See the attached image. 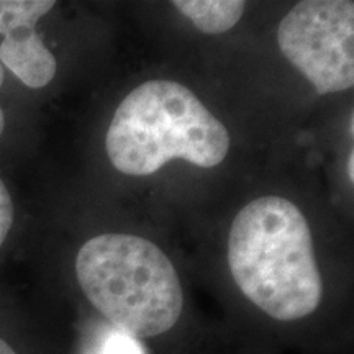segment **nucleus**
Masks as SVG:
<instances>
[{"label":"nucleus","mask_w":354,"mask_h":354,"mask_svg":"<svg viewBox=\"0 0 354 354\" xmlns=\"http://www.w3.org/2000/svg\"><path fill=\"white\" fill-rule=\"evenodd\" d=\"M0 354H17V353L13 351V349L8 346V344L3 342L2 338H0Z\"/></svg>","instance_id":"nucleus-11"},{"label":"nucleus","mask_w":354,"mask_h":354,"mask_svg":"<svg viewBox=\"0 0 354 354\" xmlns=\"http://www.w3.org/2000/svg\"><path fill=\"white\" fill-rule=\"evenodd\" d=\"M0 64L10 69L25 86L39 88L56 76V57L35 28H17L3 37L0 44Z\"/></svg>","instance_id":"nucleus-5"},{"label":"nucleus","mask_w":354,"mask_h":354,"mask_svg":"<svg viewBox=\"0 0 354 354\" xmlns=\"http://www.w3.org/2000/svg\"><path fill=\"white\" fill-rule=\"evenodd\" d=\"M177 10L203 33L216 35L232 30L245 12L241 0H176Z\"/></svg>","instance_id":"nucleus-6"},{"label":"nucleus","mask_w":354,"mask_h":354,"mask_svg":"<svg viewBox=\"0 0 354 354\" xmlns=\"http://www.w3.org/2000/svg\"><path fill=\"white\" fill-rule=\"evenodd\" d=\"M86 354H146L138 338L118 330L113 325H102L97 328Z\"/></svg>","instance_id":"nucleus-8"},{"label":"nucleus","mask_w":354,"mask_h":354,"mask_svg":"<svg viewBox=\"0 0 354 354\" xmlns=\"http://www.w3.org/2000/svg\"><path fill=\"white\" fill-rule=\"evenodd\" d=\"M76 276L110 325L135 338L166 333L183 312L174 266L154 243L135 234L105 233L84 243Z\"/></svg>","instance_id":"nucleus-3"},{"label":"nucleus","mask_w":354,"mask_h":354,"mask_svg":"<svg viewBox=\"0 0 354 354\" xmlns=\"http://www.w3.org/2000/svg\"><path fill=\"white\" fill-rule=\"evenodd\" d=\"M228 264L243 295L276 320H300L322 302L308 221L287 198L266 196L243 207L230 228Z\"/></svg>","instance_id":"nucleus-1"},{"label":"nucleus","mask_w":354,"mask_h":354,"mask_svg":"<svg viewBox=\"0 0 354 354\" xmlns=\"http://www.w3.org/2000/svg\"><path fill=\"white\" fill-rule=\"evenodd\" d=\"M55 6V0H0V35L6 37L24 26L35 28Z\"/></svg>","instance_id":"nucleus-7"},{"label":"nucleus","mask_w":354,"mask_h":354,"mask_svg":"<svg viewBox=\"0 0 354 354\" xmlns=\"http://www.w3.org/2000/svg\"><path fill=\"white\" fill-rule=\"evenodd\" d=\"M3 68H2V64H0V87H2V84H3ZM3 127H6V115H3V110H2V107H0V135H2V131H3Z\"/></svg>","instance_id":"nucleus-10"},{"label":"nucleus","mask_w":354,"mask_h":354,"mask_svg":"<svg viewBox=\"0 0 354 354\" xmlns=\"http://www.w3.org/2000/svg\"><path fill=\"white\" fill-rule=\"evenodd\" d=\"M13 223V203L8 190L0 179V246L7 240V234L10 232Z\"/></svg>","instance_id":"nucleus-9"},{"label":"nucleus","mask_w":354,"mask_h":354,"mask_svg":"<svg viewBox=\"0 0 354 354\" xmlns=\"http://www.w3.org/2000/svg\"><path fill=\"white\" fill-rule=\"evenodd\" d=\"M281 51L320 95L354 84V3L351 0H305L279 24Z\"/></svg>","instance_id":"nucleus-4"},{"label":"nucleus","mask_w":354,"mask_h":354,"mask_svg":"<svg viewBox=\"0 0 354 354\" xmlns=\"http://www.w3.org/2000/svg\"><path fill=\"white\" fill-rule=\"evenodd\" d=\"M353 158H354V153L351 151V154H349V179H351V183L354 180V172H353Z\"/></svg>","instance_id":"nucleus-12"},{"label":"nucleus","mask_w":354,"mask_h":354,"mask_svg":"<svg viewBox=\"0 0 354 354\" xmlns=\"http://www.w3.org/2000/svg\"><path fill=\"white\" fill-rule=\"evenodd\" d=\"M105 146L115 169L149 176L172 159L198 167L218 166L230 151V135L183 84L149 81L118 105Z\"/></svg>","instance_id":"nucleus-2"}]
</instances>
